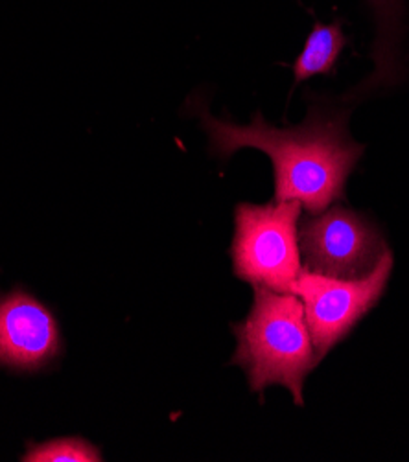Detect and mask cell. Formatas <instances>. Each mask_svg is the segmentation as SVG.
I'll return each instance as SVG.
<instances>
[{"mask_svg":"<svg viewBox=\"0 0 409 462\" xmlns=\"http://www.w3.org/2000/svg\"><path fill=\"white\" fill-rule=\"evenodd\" d=\"M198 116L209 136V150L223 161L244 148L269 155L275 173V201H299L310 214H320L345 199V184L366 146L347 129V115L311 106L295 127H275L255 113L247 125L214 118L205 107Z\"/></svg>","mask_w":409,"mask_h":462,"instance_id":"obj_1","label":"cell"},{"mask_svg":"<svg viewBox=\"0 0 409 462\" xmlns=\"http://www.w3.org/2000/svg\"><path fill=\"white\" fill-rule=\"evenodd\" d=\"M255 300L249 315L235 322L237 350L231 363L244 368L249 389L264 398L271 385L290 391L302 407L306 376L320 365L315 359L304 306L293 293H279L253 286Z\"/></svg>","mask_w":409,"mask_h":462,"instance_id":"obj_2","label":"cell"},{"mask_svg":"<svg viewBox=\"0 0 409 462\" xmlns=\"http://www.w3.org/2000/svg\"><path fill=\"white\" fill-rule=\"evenodd\" d=\"M299 201L240 203L235 208L233 273L251 286L292 293L302 271L299 247Z\"/></svg>","mask_w":409,"mask_h":462,"instance_id":"obj_3","label":"cell"},{"mask_svg":"<svg viewBox=\"0 0 409 462\" xmlns=\"http://www.w3.org/2000/svg\"><path fill=\"white\" fill-rule=\"evenodd\" d=\"M393 253L387 251L363 279L343 281L302 269L292 288L304 306L315 359L321 363L382 299L391 273Z\"/></svg>","mask_w":409,"mask_h":462,"instance_id":"obj_4","label":"cell"},{"mask_svg":"<svg viewBox=\"0 0 409 462\" xmlns=\"http://www.w3.org/2000/svg\"><path fill=\"white\" fill-rule=\"evenodd\" d=\"M299 247L306 271L343 281L367 276L389 251L378 226L343 205L299 221Z\"/></svg>","mask_w":409,"mask_h":462,"instance_id":"obj_5","label":"cell"},{"mask_svg":"<svg viewBox=\"0 0 409 462\" xmlns=\"http://www.w3.org/2000/svg\"><path fill=\"white\" fill-rule=\"evenodd\" d=\"M60 352V325L47 306L23 290L0 293V366L35 373Z\"/></svg>","mask_w":409,"mask_h":462,"instance_id":"obj_6","label":"cell"},{"mask_svg":"<svg viewBox=\"0 0 409 462\" xmlns=\"http://www.w3.org/2000/svg\"><path fill=\"white\" fill-rule=\"evenodd\" d=\"M367 3L376 28L373 44L375 72L356 88V97H366L380 87L396 83L402 70L400 44L404 35V3L402 0H367Z\"/></svg>","mask_w":409,"mask_h":462,"instance_id":"obj_7","label":"cell"},{"mask_svg":"<svg viewBox=\"0 0 409 462\" xmlns=\"http://www.w3.org/2000/svg\"><path fill=\"white\" fill-rule=\"evenodd\" d=\"M347 42L349 39L339 21L330 24L315 23L304 41L302 52L293 63V83L299 85L311 79L313 76L332 74Z\"/></svg>","mask_w":409,"mask_h":462,"instance_id":"obj_8","label":"cell"},{"mask_svg":"<svg viewBox=\"0 0 409 462\" xmlns=\"http://www.w3.org/2000/svg\"><path fill=\"white\" fill-rule=\"evenodd\" d=\"M24 462H100L102 453L97 446L79 437L54 439L33 444L23 455Z\"/></svg>","mask_w":409,"mask_h":462,"instance_id":"obj_9","label":"cell"}]
</instances>
